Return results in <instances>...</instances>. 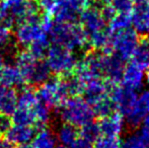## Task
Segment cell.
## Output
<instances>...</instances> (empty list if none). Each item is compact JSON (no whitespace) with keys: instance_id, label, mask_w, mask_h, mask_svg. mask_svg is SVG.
<instances>
[{"instance_id":"6da1fadb","label":"cell","mask_w":149,"mask_h":148,"mask_svg":"<svg viewBox=\"0 0 149 148\" xmlns=\"http://www.w3.org/2000/svg\"><path fill=\"white\" fill-rule=\"evenodd\" d=\"M51 41L54 45H59L70 51H81L82 55L90 51L88 37L79 22L69 24L59 22L50 31Z\"/></svg>"},{"instance_id":"7a4b0ae2","label":"cell","mask_w":149,"mask_h":148,"mask_svg":"<svg viewBox=\"0 0 149 148\" xmlns=\"http://www.w3.org/2000/svg\"><path fill=\"white\" fill-rule=\"evenodd\" d=\"M57 110L62 122L71 124L78 129L93 122L95 119L91 106L81 95L69 97Z\"/></svg>"},{"instance_id":"3957f363","label":"cell","mask_w":149,"mask_h":148,"mask_svg":"<svg viewBox=\"0 0 149 148\" xmlns=\"http://www.w3.org/2000/svg\"><path fill=\"white\" fill-rule=\"evenodd\" d=\"M78 58L73 51L59 45L50 46L46 56V62L50 70L56 76H63L73 72Z\"/></svg>"},{"instance_id":"277c9868","label":"cell","mask_w":149,"mask_h":148,"mask_svg":"<svg viewBox=\"0 0 149 148\" xmlns=\"http://www.w3.org/2000/svg\"><path fill=\"white\" fill-rule=\"evenodd\" d=\"M38 97L40 101L47 105L50 109L59 108L68 95L59 76L50 77L46 82L38 86Z\"/></svg>"},{"instance_id":"5b68a950","label":"cell","mask_w":149,"mask_h":148,"mask_svg":"<svg viewBox=\"0 0 149 148\" xmlns=\"http://www.w3.org/2000/svg\"><path fill=\"white\" fill-rule=\"evenodd\" d=\"M139 35L134 28H128L125 30L114 32L111 38V45L115 53L126 62L130 61L137 46Z\"/></svg>"},{"instance_id":"8992f818","label":"cell","mask_w":149,"mask_h":148,"mask_svg":"<svg viewBox=\"0 0 149 148\" xmlns=\"http://www.w3.org/2000/svg\"><path fill=\"white\" fill-rule=\"evenodd\" d=\"M109 94L116 106V110L124 117L133 109L138 99L137 91L124 86L121 83L114 85Z\"/></svg>"},{"instance_id":"52a82bcc","label":"cell","mask_w":149,"mask_h":148,"mask_svg":"<svg viewBox=\"0 0 149 148\" xmlns=\"http://www.w3.org/2000/svg\"><path fill=\"white\" fill-rule=\"evenodd\" d=\"M78 22L87 34V37L92 33L102 31L108 26V24L104 22L100 14V6L94 3L92 0L89 6L81 11Z\"/></svg>"},{"instance_id":"ba28073f","label":"cell","mask_w":149,"mask_h":148,"mask_svg":"<svg viewBox=\"0 0 149 148\" xmlns=\"http://www.w3.org/2000/svg\"><path fill=\"white\" fill-rule=\"evenodd\" d=\"M127 62L116 53L102 54V75L113 85L120 84Z\"/></svg>"},{"instance_id":"9c48e42d","label":"cell","mask_w":149,"mask_h":148,"mask_svg":"<svg viewBox=\"0 0 149 148\" xmlns=\"http://www.w3.org/2000/svg\"><path fill=\"white\" fill-rule=\"evenodd\" d=\"M113 86L114 85L104 77L92 78L85 82L82 97L92 107L102 97L108 95Z\"/></svg>"},{"instance_id":"30bf717a","label":"cell","mask_w":149,"mask_h":148,"mask_svg":"<svg viewBox=\"0 0 149 148\" xmlns=\"http://www.w3.org/2000/svg\"><path fill=\"white\" fill-rule=\"evenodd\" d=\"M96 123L100 135L107 137H120V134L123 131L124 116L116 110L110 116L97 119Z\"/></svg>"},{"instance_id":"8fae6325","label":"cell","mask_w":149,"mask_h":148,"mask_svg":"<svg viewBox=\"0 0 149 148\" xmlns=\"http://www.w3.org/2000/svg\"><path fill=\"white\" fill-rule=\"evenodd\" d=\"M132 26L139 36L149 35V0H143L133 5Z\"/></svg>"},{"instance_id":"7c38bea8","label":"cell","mask_w":149,"mask_h":148,"mask_svg":"<svg viewBox=\"0 0 149 148\" xmlns=\"http://www.w3.org/2000/svg\"><path fill=\"white\" fill-rule=\"evenodd\" d=\"M52 72L47 62L44 60H36L33 64L24 74V81L30 86H39L51 77Z\"/></svg>"},{"instance_id":"4fadbf2b","label":"cell","mask_w":149,"mask_h":148,"mask_svg":"<svg viewBox=\"0 0 149 148\" xmlns=\"http://www.w3.org/2000/svg\"><path fill=\"white\" fill-rule=\"evenodd\" d=\"M36 132H37V129L33 126L13 124L7 131V133L4 135V138L7 139L13 146L26 144L31 142Z\"/></svg>"},{"instance_id":"5bb4252c","label":"cell","mask_w":149,"mask_h":148,"mask_svg":"<svg viewBox=\"0 0 149 148\" xmlns=\"http://www.w3.org/2000/svg\"><path fill=\"white\" fill-rule=\"evenodd\" d=\"M130 62L142 71L149 68V35L140 36Z\"/></svg>"},{"instance_id":"9a60e30c","label":"cell","mask_w":149,"mask_h":148,"mask_svg":"<svg viewBox=\"0 0 149 148\" xmlns=\"http://www.w3.org/2000/svg\"><path fill=\"white\" fill-rule=\"evenodd\" d=\"M45 32L42 28L36 24H24L18 28L15 32L16 43L20 47H29L31 43L39 38L45 37Z\"/></svg>"},{"instance_id":"2e32d148","label":"cell","mask_w":149,"mask_h":148,"mask_svg":"<svg viewBox=\"0 0 149 148\" xmlns=\"http://www.w3.org/2000/svg\"><path fill=\"white\" fill-rule=\"evenodd\" d=\"M121 84L136 91L139 90L143 85V71L132 62H129L125 66Z\"/></svg>"},{"instance_id":"e0dca14e","label":"cell","mask_w":149,"mask_h":148,"mask_svg":"<svg viewBox=\"0 0 149 148\" xmlns=\"http://www.w3.org/2000/svg\"><path fill=\"white\" fill-rule=\"evenodd\" d=\"M0 83L13 88H17V87L20 88L26 84V81L20 70L15 64L14 65L5 64L4 67L0 70Z\"/></svg>"},{"instance_id":"ac0fdd59","label":"cell","mask_w":149,"mask_h":148,"mask_svg":"<svg viewBox=\"0 0 149 148\" xmlns=\"http://www.w3.org/2000/svg\"><path fill=\"white\" fill-rule=\"evenodd\" d=\"M17 92L15 88L0 83V114L11 116L16 109Z\"/></svg>"},{"instance_id":"d6986e66","label":"cell","mask_w":149,"mask_h":148,"mask_svg":"<svg viewBox=\"0 0 149 148\" xmlns=\"http://www.w3.org/2000/svg\"><path fill=\"white\" fill-rule=\"evenodd\" d=\"M31 144L33 148H56L57 137L52 130L47 127L38 129Z\"/></svg>"},{"instance_id":"ffe728a7","label":"cell","mask_w":149,"mask_h":148,"mask_svg":"<svg viewBox=\"0 0 149 148\" xmlns=\"http://www.w3.org/2000/svg\"><path fill=\"white\" fill-rule=\"evenodd\" d=\"M57 141L61 145L65 146H71L79 137V129L68 123H62V125L58 128Z\"/></svg>"},{"instance_id":"44dd1931","label":"cell","mask_w":149,"mask_h":148,"mask_svg":"<svg viewBox=\"0 0 149 148\" xmlns=\"http://www.w3.org/2000/svg\"><path fill=\"white\" fill-rule=\"evenodd\" d=\"M122 148H149V131L142 128L135 131L121 144Z\"/></svg>"},{"instance_id":"7402d4cb","label":"cell","mask_w":149,"mask_h":148,"mask_svg":"<svg viewBox=\"0 0 149 148\" xmlns=\"http://www.w3.org/2000/svg\"><path fill=\"white\" fill-rule=\"evenodd\" d=\"M40 101V99L38 97L37 90L29 85L20 87L19 92L17 93V103L16 107L24 108V109H33L38 103Z\"/></svg>"},{"instance_id":"603a6c76","label":"cell","mask_w":149,"mask_h":148,"mask_svg":"<svg viewBox=\"0 0 149 148\" xmlns=\"http://www.w3.org/2000/svg\"><path fill=\"white\" fill-rule=\"evenodd\" d=\"M147 113L148 111L145 106L137 99V103L134 106V108L125 116L128 126L132 129L138 128L142 124V121H143L144 117Z\"/></svg>"},{"instance_id":"cb8c5ba5","label":"cell","mask_w":149,"mask_h":148,"mask_svg":"<svg viewBox=\"0 0 149 148\" xmlns=\"http://www.w3.org/2000/svg\"><path fill=\"white\" fill-rule=\"evenodd\" d=\"M37 106V105H36ZM13 124L17 125H28V126H36V115L35 108L33 109H24L18 108L14 110L11 115Z\"/></svg>"},{"instance_id":"d4e9b609","label":"cell","mask_w":149,"mask_h":148,"mask_svg":"<svg viewBox=\"0 0 149 148\" xmlns=\"http://www.w3.org/2000/svg\"><path fill=\"white\" fill-rule=\"evenodd\" d=\"M28 51L31 53L35 59L37 60H44L46 59V56L48 54L50 48V42L47 39V37H42L35 40L33 43L30 44Z\"/></svg>"},{"instance_id":"484cf974","label":"cell","mask_w":149,"mask_h":148,"mask_svg":"<svg viewBox=\"0 0 149 148\" xmlns=\"http://www.w3.org/2000/svg\"><path fill=\"white\" fill-rule=\"evenodd\" d=\"M91 108H92V110H93L96 119L110 116L113 112L116 111V106H115L113 99H111L110 94L102 97V99L96 101Z\"/></svg>"},{"instance_id":"4316f807","label":"cell","mask_w":149,"mask_h":148,"mask_svg":"<svg viewBox=\"0 0 149 148\" xmlns=\"http://www.w3.org/2000/svg\"><path fill=\"white\" fill-rule=\"evenodd\" d=\"M132 26V12H117L115 17L108 24L111 32H118Z\"/></svg>"},{"instance_id":"83f0119b","label":"cell","mask_w":149,"mask_h":148,"mask_svg":"<svg viewBox=\"0 0 149 148\" xmlns=\"http://www.w3.org/2000/svg\"><path fill=\"white\" fill-rule=\"evenodd\" d=\"M98 136H100V133L96 122H90L79 128V137L86 139L92 143L95 141Z\"/></svg>"},{"instance_id":"f1b7e54d","label":"cell","mask_w":149,"mask_h":148,"mask_svg":"<svg viewBox=\"0 0 149 148\" xmlns=\"http://www.w3.org/2000/svg\"><path fill=\"white\" fill-rule=\"evenodd\" d=\"M120 137L98 136L93 142V148H121Z\"/></svg>"},{"instance_id":"f546056e","label":"cell","mask_w":149,"mask_h":148,"mask_svg":"<svg viewBox=\"0 0 149 148\" xmlns=\"http://www.w3.org/2000/svg\"><path fill=\"white\" fill-rule=\"evenodd\" d=\"M100 14H102V18L104 19V22L107 24H110L111 20L115 17V15L117 14V10L115 9V7L112 4H106L102 5L100 7Z\"/></svg>"},{"instance_id":"4dcf8cb0","label":"cell","mask_w":149,"mask_h":148,"mask_svg":"<svg viewBox=\"0 0 149 148\" xmlns=\"http://www.w3.org/2000/svg\"><path fill=\"white\" fill-rule=\"evenodd\" d=\"M12 125H13V122H12L11 116L0 114V135L4 136Z\"/></svg>"},{"instance_id":"1f68e13d","label":"cell","mask_w":149,"mask_h":148,"mask_svg":"<svg viewBox=\"0 0 149 148\" xmlns=\"http://www.w3.org/2000/svg\"><path fill=\"white\" fill-rule=\"evenodd\" d=\"M71 148H93V143L84 138L78 137L74 143L70 146Z\"/></svg>"},{"instance_id":"d6a6232c","label":"cell","mask_w":149,"mask_h":148,"mask_svg":"<svg viewBox=\"0 0 149 148\" xmlns=\"http://www.w3.org/2000/svg\"><path fill=\"white\" fill-rule=\"evenodd\" d=\"M9 40V32L4 26H0V48L4 47Z\"/></svg>"},{"instance_id":"836d02e7","label":"cell","mask_w":149,"mask_h":148,"mask_svg":"<svg viewBox=\"0 0 149 148\" xmlns=\"http://www.w3.org/2000/svg\"><path fill=\"white\" fill-rule=\"evenodd\" d=\"M142 128H144L147 131H149V112L145 115L143 121H142Z\"/></svg>"},{"instance_id":"e575fe53","label":"cell","mask_w":149,"mask_h":148,"mask_svg":"<svg viewBox=\"0 0 149 148\" xmlns=\"http://www.w3.org/2000/svg\"><path fill=\"white\" fill-rule=\"evenodd\" d=\"M95 4H97L98 6L102 7V5H106V4H111L112 3V0H92Z\"/></svg>"},{"instance_id":"d590c367","label":"cell","mask_w":149,"mask_h":148,"mask_svg":"<svg viewBox=\"0 0 149 148\" xmlns=\"http://www.w3.org/2000/svg\"><path fill=\"white\" fill-rule=\"evenodd\" d=\"M5 56H4L3 52L0 51V70L2 69V68L4 67V65H5Z\"/></svg>"},{"instance_id":"8d00e7d4","label":"cell","mask_w":149,"mask_h":148,"mask_svg":"<svg viewBox=\"0 0 149 148\" xmlns=\"http://www.w3.org/2000/svg\"><path fill=\"white\" fill-rule=\"evenodd\" d=\"M13 148H33V145L31 143H26V144H20V145H15Z\"/></svg>"},{"instance_id":"74e56055","label":"cell","mask_w":149,"mask_h":148,"mask_svg":"<svg viewBox=\"0 0 149 148\" xmlns=\"http://www.w3.org/2000/svg\"><path fill=\"white\" fill-rule=\"evenodd\" d=\"M146 80H147V82L149 83V68L147 69V72H146Z\"/></svg>"},{"instance_id":"f35d334b","label":"cell","mask_w":149,"mask_h":148,"mask_svg":"<svg viewBox=\"0 0 149 148\" xmlns=\"http://www.w3.org/2000/svg\"><path fill=\"white\" fill-rule=\"evenodd\" d=\"M56 148H71L70 146H65V145H59V146H57Z\"/></svg>"},{"instance_id":"ab89813d","label":"cell","mask_w":149,"mask_h":148,"mask_svg":"<svg viewBox=\"0 0 149 148\" xmlns=\"http://www.w3.org/2000/svg\"><path fill=\"white\" fill-rule=\"evenodd\" d=\"M121 148H122V147H121Z\"/></svg>"}]
</instances>
